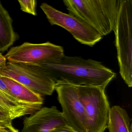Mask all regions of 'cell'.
<instances>
[{"instance_id": "obj_1", "label": "cell", "mask_w": 132, "mask_h": 132, "mask_svg": "<svg viewBox=\"0 0 132 132\" xmlns=\"http://www.w3.org/2000/svg\"><path fill=\"white\" fill-rule=\"evenodd\" d=\"M39 66L52 78L55 84L95 86L106 88L116 73L102 62L90 59L64 55L58 61Z\"/></svg>"}, {"instance_id": "obj_2", "label": "cell", "mask_w": 132, "mask_h": 132, "mask_svg": "<svg viewBox=\"0 0 132 132\" xmlns=\"http://www.w3.org/2000/svg\"><path fill=\"white\" fill-rule=\"evenodd\" d=\"M120 0H64L69 13L82 20L103 37L113 31Z\"/></svg>"}, {"instance_id": "obj_3", "label": "cell", "mask_w": 132, "mask_h": 132, "mask_svg": "<svg viewBox=\"0 0 132 132\" xmlns=\"http://www.w3.org/2000/svg\"><path fill=\"white\" fill-rule=\"evenodd\" d=\"M115 45L119 73L132 86V0H120L115 28Z\"/></svg>"}, {"instance_id": "obj_4", "label": "cell", "mask_w": 132, "mask_h": 132, "mask_svg": "<svg viewBox=\"0 0 132 132\" xmlns=\"http://www.w3.org/2000/svg\"><path fill=\"white\" fill-rule=\"evenodd\" d=\"M85 110L86 132H104L107 128L110 107L105 88L95 86H77Z\"/></svg>"}, {"instance_id": "obj_5", "label": "cell", "mask_w": 132, "mask_h": 132, "mask_svg": "<svg viewBox=\"0 0 132 132\" xmlns=\"http://www.w3.org/2000/svg\"><path fill=\"white\" fill-rule=\"evenodd\" d=\"M0 75L15 80L41 95H51L55 90L54 81L38 65L8 62L0 71Z\"/></svg>"}, {"instance_id": "obj_6", "label": "cell", "mask_w": 132, "mask_h": 132, "mask_svg": "<svg viewBox=\"0 0 132 132\" xmlns=\"http://www.w3.org/2000/svg\"><path fill=\"white\" fill-rule=\"evenodd\" d=\"M64 55L62 46L47 42L42 44L24 42L11 47L4 56L9 62L39 66L55 62Z\"/></svg>"}, {"instance_id": "obj_7", "label": "cell", "mask_w": 132, "mask_h": 132, "mask_svg": "<svg viewBox=\"0 0 132 132\" xmlns=\"http://www.w3.org/2000/svg\"><path fill=\"white\" fill-rule=\"evenodd\" d=\"M40 7L51 25L63 28L81 44L92 47L102 38L93 28L73 14L63 13L46 3H42Z\"/></svg>"}, {"instance_id": "obj_8", "label": "cell", "mask_w": 132, "mask_h": 132, "mask_svg": "<svg viewBox=\"0 0 132 132\" xmlns=\"http://www.w3.org/2000/svg\"><path fill=\"white\" fill-rule=\"evenodd\" d=\"M55 90L67 125L77 132H86L85 110L79 99L77 86L55 84Z\"/></svg>"}, {"instance_id": "obj_9", "label": "cell", "mask_w": 132, "mask_h": 132, "mask_svg": "<svg viewBox=\"0 0 132 132\" xmlns=\"http://www.w3.org/2000/svg\"><path fill=\"white\" fill-rule=\"evenodd\" d=\"M21 132H51L67 125L61 112L55 106L42 107L24 119Z\"/></svg>"}, {"instance_id": "obj_10", "label": "cell", "mask_w": 132, "mask_h": 132, "mask_svg": "<svg viewBox=\"0 0 132 132\" xmlns=\"http://www.w3.org/2000/svg\"><path fill=\"white\" fill-rule=\"evenodd\" d=\"M1 78L9 91L20 102L37 110L42 108L44 103L42 95L12 79L2 76Z\"/></svg>"}, {"instance_id": "obj_11", "label": "cell", "mask_w": 132, "mask_h": 132, "mask_svg": "<svg viewBox=\"0 0 132 132\" xmlns=\"http://www.w3.org/2000/svg\"><path fill=\"white\" fill-rule=\"evenodd\" d=\"M13 22L8 11L0 1V52L7 51L19 38L14 30Z\"/></svg>"}, {"instance_id": "obj_12", "label": "cell", "mask_w": 132, "mask_h": 132, "mask_svg": "<svg viewBox=\"0 0 132 132\" xmlns=\"http://www.w3.org/2000/svg\"><path fill=\"white\" fill-rule=\"evenodd\" d=\"M132 120L126 110L119 105L110 108L107 128L109 132H132Z\"/></svg>"}, {"instance_id": "obj_13", "label": "cell", "mask_w": 132, "mask_h": 132, "mask_svg": "<svg viewBox=\"0 0 132 132\" xmlns=\"http://www.w3.org/2000/svg\"><path fill=\"white\" fill-rule=\"evenodd\" d=\"M0 110L10 115L12 120L36 112L25 106L15 103L0 94Z\"/></svg>"}, {"instance_id": "obj_14", "label": "cell", "mask_w": 132, "mask_h": 132, "mask_svg": "<svg viewBox=\"0 0 132 132\" xmlns=\"http://www.w3.org/2000/svg\"><path fill=\"white\" fill-rule=\"evenodd\" d=\"M21 10L23 12L30 14L33 16L37 15L36 6L37 2L36 0H19L18 1Z\"/></svg>"}, {"instance_id": "obj_15", "label": "cell", "mask_w": 132, "mask_h": 132, "mask_svg": "<svg viewBox=\"0 0 132 132\" xmlns=\"http://www.w3.org/2000/svg\"><path fill=\"white\" fill-rule=\"evenodd\" d=\"M1 76L0 75V94L4 96L6 98H8V99L10 100L12 102L15 103H18V104H20V105H23L25 106L28 108H30L34 110L35 111H37V110L35 109L30 107L28 106L27 105L25 104H24L23 103L20 102L19 100L17 99L16 97L14 96L11 92L9 91V89L7 88V87L6 86L5 83L2 80L1 78Z\"/></svg>"}, {"instance_id": "obj_16", "label": "cell", "mask_w": 132, "mask_h": 132, "mask_svg": "<svg viewBox=\"0 0 132 132\" xmlns=\"http://www.w3.org/2000/svg\"><path fill=\"white\" fill-rule=\"evenodd\" d=\"M11 119L8 113L0 110V127H9L12 126Z\"/></svg>"}, {"instance_id": "obj_17", "label": "cell", "mask_w": 132, "mask_h": 132, "mask_svg": "<svg viewBox=\"0 0 132 132\" xmlns=\"http://www.w3.org/2000/svg\"><path fill=\"white\" fill-rule=\"evenodd\" d=\"M51 132H77L66 125L59 127L53 129Z\"/></svg>"}, {"instance_id": "obj_18", "label": "cell", "mask_w": 132, "mask_h": 132, "mask_svg": "<svg viewBox=\"0 0 132 132\" xmlns=\"http://www.w3.org/2000/svg\"><path fill=\"white\" fill-rule=\"evenodd\" d=\"M6 63V59L5 56L0 52V71L5 67Z\"/></svg>"}, {"instance_id": "obj_19", "label": "cell", "mask_w": 132, "mask_h": 132, "mask_svg": "<svg viewBox=\"0 0 132 132\" xmlns=\"http://www.w3.org/2000/svg\"><path fill=\"white\" fill-rule=\"evenodd\" d=\"M14 128L13 126L9 127H0V132H10Z\"/></svg>"}, {"instance_id": "obj_20", "label": "cell", "mask_w": 132, "mask_h": 132, "mask_svg": "<svg viewBox=\"0 0 132 132\" xmlns=\"http://www.w3.org/2000/svg\"><path fill=\"white\" fill-rule=\"evenodd\" d=\"M10 132H19L18 131V130L17 129H15V128H14Z\"/></svg>"}]
</instances>
